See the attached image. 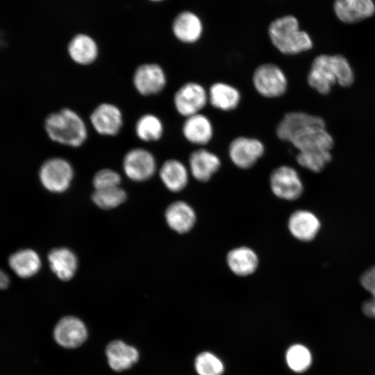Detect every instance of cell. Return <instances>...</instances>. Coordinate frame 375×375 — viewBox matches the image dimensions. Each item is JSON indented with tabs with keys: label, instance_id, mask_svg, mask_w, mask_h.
Wrapping results in <instances>:
<instances>
[{
	"label": "cell",
	"instance_id": "obj_1",
	"mask_svg": "<svg viewBox=\"0 0 375 375\" xmlns=\"http://www.w3.org/2000/svg\"><path fill=\"white\" fill-rule=\"evenodd\" d=\"M353 80V72L349 62L340 55L317 56L307 78L308 85L322 94H328L335 83L348 87Z\"/></svg>",
	"mask_w": 375,
	"mask_h": 375
},
{
	"label": "cell",
	"instance_id": "obj_2",
	"mask_svg": "<svg viewBox=\"0 0 375 375\" xmlns=\"http://www.w3.org/2000/svg\"><path fill=\"white\" fill-rule=\"evenodd\" d=\"M44 129L52 141L71 147L83 145L88 135L83 118L67 108L49 115L44 121Z\"/></svg>",
	"mask_w": 375,
	"mask_h": 375
},
{
	"label": "cell",
	"instance_id": "obj_3",
	"mask_svg": "<svg viewBox=\"0 0 375 375\" xmlns=\"http://www.w3.org/2000/svg\"><path fill=\"white\" fill-rule=\"evenodd\" d=\"M268 33L272 44L284 55H296L312 47L310 35L299 28L297 19L290 15L274 20Z\"/></svg>",
	"mask_w": 375,
	"mask_h": 375
},
{
	"label": "cell",
	"instance_id": "obj_4",
	"mask_svg": "<svg viewBox=\"0 0 375 375\" xmlns=\"http://www.w3.org/2000/svg\"><path fill=\"white\" fill-rule=\"evenodd\" d=\"M252 84L255 90L268 99L284 95L288 88V80L284 71L272 62L258 65L252 74Z\"/></svg>",
	"mask_w": 375,
	"mask_h": 375
},
{
	"label": "cell",
	"instance_id": "obj_5",
	"mask_svg": "<svg viewBox=\"0 0 375 375\" xmlns=\"http://www.w3.org/2000/svg\"><path fill=\"white\" fill-rule=\"evenodd\" d=\"M269 187L273 194L285 201H295L303 192V184L298 172L289 165H280L269 175Z\"/></svg>",
	"mask_w": 375,
	"mask_h": 375
},
{
	"label": "cell",
	"instance_id": "obj_6",
	"mask_svg": "<svg viewBox=\"0 0 375 375\" xmlns=\"http://www.w3.org/2000/svg\"><path fill=\"white\" fill-rule=\"evenodd\" d=\"M74 169L70 162L60 157L47 160L39 171L40 181L51 192H62L70 185Z\"/></svg>",
	"mask_w": 375,
	"mask_h": 375
},
{
	"label": "cell",
	"instance_id": "obj_7",
	"mask_svg": "<svg viewBox=\"0 0 375 375\" xmlns=\"http://www.w3.org/2000/svg\"><path fill=\"white\" fill-rule=\"evenodd\" d=\"M265 153V146L259 139L238 136L233 139L228 147V155L231 162L241 169L253 167Z\"/></svg>",
	"mask_w": 375,
	"mask_h": 375
},
{
	"label": "cell",
	"instance_id": "obj_8",
	"mask_svg": "<svg viewBox=\"0 0 375 375\" xmlns=\"http://www.w3.org/2000/svg\"><path fill=\"white\" fill-rule=\"evenodd\" d=\"M208 103V90L203 85L194 81L183 84L173 97L176 112L185 118L201 112Z\"/></svg>",
	"mask_w": 375,
	"mask_h": 375
},
{
	"label": "cell",
	"instance_id": "obj_9",
	"mask_svg": "<svg viewBox=\"0 0 375 375\" xmlns=\"http://www.w3.org/2000/svg\"><path fill=\"white\" fill-rule=\"evenodd\" d=\"M122 166L125 174L130 179L144 181L155 174L156 160L151 152L138 147L126 152L123 158Z\"/></svg>",
	"mask_w": 375,
	"mask_h": 375
},
{
	"label": "cell",
	"instance_id": "obj_10",
	"mask_svg": "<svg viewBox=\"0 0 375 375\" xmlns=\"http://www.w3.org/2000/svg\"><path fill=\"white\" fill-rule=\"evenodd\" d=\"M298 151H329L333 146L332 136L324 126H308L295 132L288 142Z\"/></svg>",
	"mask_w": 375,
	"mask_h": 375
},
{
	"label": "cell",
	"instance_id": "obj_11",
	"mask_svg": "<svg viewBox=\"0 0 375 375\" xmlns=\"http://www.w3.org/2000/svg\"><path fill=\"white\" fill-rule=\"evenodd\" d=\"M167 81L164 69L156 63L142 64L135 69L133 75V85L143 96L160 93L165 88Z\"/></svg>",
	"mask_w": 375,
	"mask_h": 375
},
{
	"label": "cell",
	"instance_id": "obj_12",
	"mask_svg": "<svg viewBox=\"0 0 375 375\" xmlns=\"http://www.w3.org/2000/svg\"><path fill=\"white\" fill-rule=\"evenodd\" d=\"M90 122L99 134L114 136L123 126V115L121 110L115 104L102 103L93 110Z\"/></svg>",
	"mask_w": 375,
	"mask_h": 375
},
{
	"label": "cell",
	"instance_id": "obj_13",
	"mask_svg": "<svg viewBox=\"0 0 375 375\" xmlns=\"http://www.w3.org/2000/svg\"><path fill=\"white\" fill-rule=\"evenodd\" d=\"M222 165L220 158L214 152L201 147L191 152L188 158L190 174L197 181H209Z\"/></svg>",
	"mask_w": 375,
	"mask_h": 375
},
{
	"label": "cell",
	"instance_id": "obj_14",
	"mask_svg": "<svg viewBox=\"0 0 375 375\" xmlns=\"http://www.w3.org/2000/svg\"><path fill=\"white\" fill-rule=\"evenodd\" d=\"M88 336L84 323L78 318L67 316L62 318L53 329L56 342L65 348H76L81 345Z\"/></svg>",
	"mask_w": 375,
	"mask_h": 375
},
{
	"label": "cell",
	"instance_id": "obj_15",
	"mask_svg": "<svg viewBox=\"0 0 375 375\" xmlns=\"http://www.w3.org/2000/svg\"><path fill=\"white\" fill-rule=\"evenodd\" d=\"M288 229L292 236L301 242H310L318 234L321 223L319 218L307 210H297L290 214Z\"/></svg>",
	"mask_w": 375,
	"mask_h": 375
},
{
	"label": "cell",
	"instance_id": "obj_16",
	"mask_svg": "<svg viewBox=\"0 0 375 375\" xmlns=\"http://www.w3.org/2000/svg\"><path fill=\"white\" fill-rule=\"evenodd\" d=\"M181 131L188 142L201 147L210 143L214 136L211 120L201 112L185 117Z\"/></svg>",
	"mask_w": 375,
	"mask_h": 375
},
{
	"label": "cell",
	"instance_id": "obj_17",
	"mask_svg": "<svg viewBox=\"0 0 375 375\" xmlns=\"http://www.w3.org/2000/svg\"><path fill=\"white\" fill-rule=\"evenodd\" d=\"M312 125L325 126V122L319 116L302 111H292L285 113L279 120L275 128V134L280 140L288 142L295 132Z\"/></svg>",
	"mask_w": 375,
	"mask_h": 375
},
{
	"label": "cell",
	"instance_id": "obj_18",
	"mask_svg": "<svg viewBox=\"0 0 375 375\" xmlns=\"http://www.w3.org/2000/svg\"><path fill=\"white\" fill-rule=\"evenodd\" d=\"M165 217L171 229L179 234H185L194 228L197 222V214L187 202L177 201L167 208Z\"/></svg>",
	"mask_w": 375,
	"mask_h": 375
},
{
	"label": "cell",
	"instance_id": "obj_19",
	"mask_svg": "<svg viewBox=\"0 0 375 375\" xmlns=\"http://www.w3.org/2000/svg\"><path fill=\"white\" fill-rule=\"evenodd\" d=\"M226 262L231 272L241 277L253 274L259 266L258 254L247 246L231 249L226 254Z\"/></svg>",
	"mask_w": 375,
	"mask_h": 375
},
{
	"label": "cell",
	"instance_id": "obj_20",
	"mask_svg": "<svg viewBox=\"0 0 375 375\" xmlns=\"http://www.w3.org/2000/svg\"><path fill=\"white\" fill-rule=\"evenodd\" d=\"M208 103L215 109L224 112L235 110L242 99L240 91L225 82H215L208 90Z\"/></svg>",
	"mask_w": 375,
	"mask_h": 375
},
{
	"label": "cell",
	"instance_id": "obj_21",
	"mask_svg": "<svg viewBox=\"0 0 375 375\" xmlns=\"http://www.w3.org/2000/svg\"><path fill=\"white\" fill-rule=\"evenodd\" d=\"M203 24L194 12L184 11L179 13L172 24V32L180 41L186 44L197 42L203 33Z\"/></svg>",
	"mask_w": 375,
	"mask_h": 375
},
{
	"label": "cell",
	"instance_id": "obj_22",
	"mask_svg": "<svg viewBox=\"0 0 375 375\" xmlns=\"http://www.w3.org/2000/svg\"><path fill=\"white\" fill-rule=\"evenodd\" d=\"M159 175L164 185L169 191L178 192L188 185L190 172L181 160L171 158L162 164Z\"/></svg>",
	"mask_w": 375,
	"mask_h": 375
},
{
	"label": "cell",
	"instance_id": "obj_23",
	"mask_svg": "<svg viewBox=\"0 0 375 375\" xmlns=\"http://www.w3.org/2000/svg\"><path fill=\"white\" fill-rule=\"evenodd\" d=\"M334 10L345 23H354L372 16L375 11L372 0H336Z\"/></svg>",
	"mask_w": 375,
	"mask_h": 375
},
{
	"label": "cell",
	"instance_id": "obj_24",
	"mask_svg": "<svg viewBox=\"0 0 375 375\" xmlns=\"http://www.w3.org/2000/svg\"><path fill=\"white\" fill-rule=\"evenodd\" d=\"M106 353L110 367L117 372L129 369L139 358L138 350L121 340L110 342Z\"/></svg>",
	"mask_w": 375,
	"mask_h": 375
},
{
	"label": "cell",
	"instance_id": "obj_25",
	"mask_svg": "<svg viewBox=\"0 0 375 375\" xmlns=\"http://www.w3.org/2000/svg\"><path fill=\"white\" fill-rule=\"evenodd\" d=\"M67 51L71 59L81 65L93 63L99 54L96 42L86 34L75 35L68 44Z\"/></svg>",
	"mask_w": 375,
	"mask_h": 375
},
{
	"label": "cell",
	"instance_id": "obj_26",
	"mask_svg": "<svg viewBox=\"0 0 375 375\" xmlns=\"http://www.w3.org/2000/svg\"><path fill=\"white\" fill-rule=\"evenodd\" d=\"M48 260L52 272L62 281H69L77 269L75 254L65 247L52 249L48 255Z\"/></svg>",
	"mask_w": 375,
	"mask_h": 375
},
{
	"label": "cell",
	"instance_id": "obj_27",
	"mask_svg": "<svg viewBox=\"0 0 375 375\" xmlns=\"http://www.w3.org/2000/svg\"><path fill=\"white\" fill-rule=\"evenodd\" d=\"M12 271L22 278H30L38 273L41 267V260L38 253L31 249L17 251L8 259Z\"/></svg>",
	"mask_w": 375,
	"mask_h": 375
},
{
	"label": "cell",
	"instance_id": "obj_28",
	"mask_svg": "<svg viewBox=\"0 0 375 375\" xmlns=\"http://www.w3.org/2000/svg\"><path fill=\"white\" fill-rule=\"evenodd\" d=\"M135 132L142 141L149 142L160 140L164 133V125L161 119L151 113L142 115L136 122Z\"/></svg>",
	"mask_w": 375,
	"mask_h": 375
},
{
	"label": "cell",
	"instance_id": "obj_29",
	"mask_svg": "<svg viewBox=\"0 0 375 375\" xmlns=\"http://www.w3.org/2000/svg\"><path fill=\"white\" fill-rule=\"evenodd\" d=\"M285 361L288 367L296 373L307 370L312 362V356L309 349L303 344H294L286 351Z\"/></svg>",
	"mask_w": 375,
	"mask_h": 375
},
{
	"label": "cell",
	"instance_id": "obj_30",
	"mask_svg": "<svg viewBox=\"0 0 375 375\" xmlns=\"http://www.w3.org/2000/svg\"><path fill=\"white\" fill-rule=\"evenodd\" d=\"M331 160L329 151H298L296 156L301 167L315 173L322 171Z\"/></svg>",
	"mask_w": 375,
	"mask_h": 375
},
{
	"label": "cell",
	"instance_id": "obj_31",
	"mask_svg": "<svg viewBox=\"0 0 375 375\" xmlns=\"http://www.w3.org/2000/svg\"><path fill=\"white\" fill-rule=\"evenodd\" d=\"M94 203L101 208L110 209L118 206L126 198V192L119 186L94 190L92 196Z\"/></svg>",
	"mask_w": 375,
	"mask_h": 375
},
{
	"label": "cell",
	"instance_id": "obj_32",
	"mask_svg": "<svg viewBox=\"0 0 375 375\" xmlns=\"http://www.w3.org/2000/svg\"><path fill=\"white\" fill-rule=\"evenodd\" d=\"M194 369L198 375H222L224 365L215 353L203 351L195 358Z\"/></svg>",
	"mask_w": 375,
	"mask_h": 375
},
{
	"label": "cell",
	"instance_id": "obj_33",
	"mask_svg": "<svg viewBox=\"0 0 375 375\" xmlns=\"http://www.w3.org/2000/svg\"><path fill=\"white\" fill-rule=\"evenodd\" d=\"M360 283L372 294V299L362 303V310L367 317L375 319V265L361 274Z\"/></svg>",
	"mask_w": 375,
	"mask_h": 375
},
{
	"label": "cell",
	"instance_id": "obj_34",
	"mask_svg": "<svg viewBox=\"0 0 375 375\" xmlns=\"http://www.w3.org/2000/svg\"><path fill=\"white\" fill-rule=\"evenodd\" d=\"M120 183V175L111 169H102L98 171L92 179L94 190L119 186Z\"/></svg>",
	"mask_w": 375,
	"mask_h": 375
},
{
	"label": "cell",
	"instance_id": "obj_35",
	"mask_svg": "<svg viewBox=\"0 0 375 375\" xmlns=\"http://www.w3.org/2000/svg\"><path fill=\"white\" fill-rule=\"evenodd\" d=\"M10 284V278L8 275L0 269V290L6 289Z\"/></svg>",
	"mask_w": 375,
	"mask_h": 375
},
{
	"label": "cell",
	"instance_id": "obj_36",
	"mask_svg": "<svg viewBox=\"0 0 375 375\" xmlns=\"http://www.w3.org/2000/svg\"><path fill=\"white\" fill-rule=\"evenodd\" d=\"M152 1H162V0H151Z\"/></svg>",
	"mask_w": 375,
	"mask_h": 375
}]
</instances>
